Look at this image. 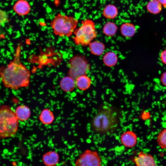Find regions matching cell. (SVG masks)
I'll return each instance as SVG.
<instances>
[{
    "label": "cell",
    "instance_id": "obj_1",
    "mask_svg": "<svg viewBox=\"0 0 166 166\" xmlns=\"http://www.w3.org/2000/svg\"><path fill=\"white\" fill-rule=\"evenodd\" d=\"M21 47L19 45L16 48L13 60L6 66L0 68V78L6 88L17 90L27 87L30 83V70L20 60Z\"/></svg>",
    "mask_w": 166,
    "mask_h": 166
},
{
    "label": "cell",
    "instance_id": "obj_2",
    "mask_svg": "<svg viewBox=\"0 0 166 166\" xmlns=\"http://www.w3.org/2000/svg\"><path fill=\"white\" fill-rule=\"evenodd\" d=\"M118 123L117 111L109 106L105 105L99 109L93 117L91 126L95 132L104 134L115 129Z\"/></svg>",
    "mask_w": 166,
    "mask_h": 166
},
{
    "label": "cell",
    "instance_id": "obj_3",
    "mask_svg": "<svg viewBox=\"0 0 166 166\" xmlns=\"http://www.w3.org/2000/svg\"><path fill=\"white\" fill-rule=\"evenodd\" d=\"M18 122L15 112L10 106H0V139L14 136L18 129Z\"/></svg>",
    "mask_w": 166,
    "mask_h": 166
},
{
    "label": "cell",
    "instance_id": "obj_4",
    "mask_svg": "<svg viewBox=\"0 0 166 166\" xmlns=\"http://www.w3.org/2000/svg\"><path fill=\"white\" fill-rule=\"evenodd\" d=\"M78 23V20L76 18L59 13L55 16L50 25L55 35L69 37L73 33Z\"/></svg>",
    "mask_w": 166,
    "mask_h": 166
},
{
    "label": "cell",
    "instance_id": "obj_5",
    "mask_svg": "<svg viewBox=\"0 0 166 166\" xmlns=\"http://www.w3.org/2000/svg\"><path fill=\"white\" fill-rule=\"evenodd\" d=\"M73 33L75 36L72 38L76 45H89L97 35L95 23L90 19H84L82 21L81 26L76 29Z\"/></svg>",
    "mask_w": 166,
    "mask_h": 166
},
{
    "label": "cell",
    "instance_id": "obj_6",
    "mask_svg": "<svg viewBox=\"0 0 166 166\" xmlns=\"http://www.w3.org/2000/svg\"><path fill=\"white\" fill-rule=\"evenodd\" d=\"M69 69L68 76L76 80L79 77L86 75L89 66L85 58L82 56L77 55L71 58L69 61Z\"/></svg>",
    "mask_w": 166,
    "mask_h": 166
},
{
    "label": "cell",
    "instance_id": "obj_7",
    "mask_svg": "<svg viewBox=\"0 0 166 166\" xmlns=\"http://www.w3.org/2000/svg\"><path fill=\"white\" fill-rule=\"evenodd\" d=\"M75 166H102V160L96 151L88 149L80 155Z\"/></svg>",
    "mask_w": 166,
    "mask_h": 166
},
{
    "label": "cell",
    "instance_id": "obj_8",
    "mask_svg": "<svg viewBox=\"0 0 166 166\" xmlns=\"http://www.w3.org/2000/svg\"><path fill=\"white\" fill-rule=\"evenodd\" d=\"M133 160L136 166H156L154 157L151 155L140 151Z\"/></svg>",
    "mask_w": 166,
    "mask_h": 166
},
{
    "label": "cell",
    "instance_id": "obj_9",
    "mask_svg": "<svg viewBox=\"0 0 166 166\" xmlns=\"http://www.w3.org/2000/svg\"><path fill=\"white\" fill-rule=\"evenodd\" d=\"M137 139L135 133L130 130L123 132L120 136V141L121 144L127 148L135 147L137 143Z\"/></svg>",
    "mask_w": 166,
    "mask_h": 166
},
{
    "label": "cell",
    "instance_id": "obj_10",
    "mask_svg": "<svg viewBox=\"0 0 166 166\" xmlns=\"http://www.w3.org/2000/svg\"><path fill=\"white\" fill-rule=\"evenodd\" d=\"M14 10L19 15L24 16L29 14L31 10V7L26 0H19L14 5Z\"/></svg>",
    "mask_w": 166,
    "mask_h": 166
},
{
    "label": "cell",
    "instance_id": "obj_11",
    "mask_svg": "<svg viewBox=\"0 0 166 166\" xmlns=\"http://www.w3.org/2000/svg\"><path fill=\"white\" fill-rule=\"evenodd\" d=\"M75 80L69 76L62 78L60 82L61 89L65 92H70L74 89L76 85Z\"/></svg>",
    "mask_w": 166,
    "mask_h": 166
},
{
    "label": "cell",
    "instance_id": "obj_12",
    "mask_svg": "<svg viewBox=\"0 0 166 166\" xmlns=\"http://www.w3.org/2000/svg\"><path fill=\"white\" fill-rule=\"evenodd\" d=\"M15 113L18 120L24 121L28 120L30 117L31 112L27 106L22 105L17 107Z\"/></svg>",
    "mask_w": 166,
    "mask_h": 166
},
{
    "label": "cell",
    "instance_id": "obj_13",
    "mask_svg": "<svg viewBox=\"0 0 166 166\" xmlns=\"http://www.w3.org/2000/svg\"><path fill=\"white\" fill-rule=\"evenodd\" d=\"M58 160V155L54 151L48 152L43 156V162L47 166H54L57 164Z\"/></svg>",
    "mask_w": 166,
    "mask_h": 166
},
{
    "label": "cell",
    "instance_id": "obj_14",
    "mask_svg": "<svg viewBox=\"0 0 166 166\" xmlns=\"http://www.w3.org/2000/svg\"><path fill=\"white\" fill-rule=\"evenodd\" d=\"M103 16L106 18L112 19L116 18L118 14V10L114 5L109 4L106 5L102 12Z\"/></svg>",
    "mask_w": 166,
    "mask_h": 166
},
{
    "label": "cell",
    "instance_id": "obj_15",
    "mask_svg": "<svg viewBox=\"0 0 166 166\" xmlns=\"http://www.w3.org/2000/svg\"><path fill=\"white\" fill-rule=\"evenodd\" d=\"M121 34L124 37L130 38L132 37L136 31L135 26L131 23L124 22L123 23L120 27Z\"/></svg>",
    "mask_w": 166,
    "mask_h": 166
},
{
    "label": "cell",
    "instance_id": "obj_16",
    "mask_svg": "<svg viewBox=\"0 0 166 166\" xmlns=\"http://www.w3.org/2000/svg\"><path fill=\"white\" fill-rule=\"evenodd\" d=\"M39 119L44 124L49 125L53 122L54 117L52 112L48 109H43L40 113Z\"/></svg>",
    "mask_w": 166,
    "mask_h": 166
},
{
    "label": "cell",
    "instance_id": "obj_17",
    "mask_svg": "<svg viewBox=\"0 0 166 166\" xmlns=\"http://www.w3.org/2000/svg\"><path fill=\"white\" fill-rule=\"evenodd\" d=\"M76 84L78 88L81 90H87L90 87L91 80L86 75L79 77L76 80Z\"/></svg>",
    "mask_w": 166,
    "mask_h": 166
},
{
    "label": "cell",
    "instance_id": "obj_18",
    "mask_svg": "<svg viewBox=\"0 0 166 166\" xmlns=\"http://www.w3.org/2000/svg\"><path fill=\"white\" fill-rule=\"evenodd\" d=\"M89 45L90 52L95 55L99 56L102 55L105 49L104 45L98 41L91 42Z\"/></svg>",
    "mask_w": 166,
    "mask_h": 166
},
{
    "label": "cell",
    "instance_id": "obj_19",
    "mask_svg": "<svg viewBox=\"0 0 166 166\" xmlns=\"http://www.w3.org/2000/svg\"><path fill=\"white\" fill-rule=\"evenodd\" d=\"M117 55L113 52L107 53L103 57V61L105 64L109 67L115 65L117 63Z\"/></svg>",
    "mask_w": 166,
    "mask_h": 166
},
{
    "label": "cell",
    "instance_id": "obj_20",
    "mask_svg": "<svg viewBox=\"0 0 166 166\" xmlns=\"http://www.w3.org/2000/svg\"><path fill=\"white\" fill-rule=\"evenodd\" d=\"M162 6L157 0H150L147 4L146 8L149 13L157 14L161 11Z\"/></svg>",
    "mask_w": 166,
    "mask_h": 166
},
{
    "label": "cell",
    "instance_id": "obj_21",
    "mask_svg": "<svg viewBox=\"0 0 166 166\" xmlns=\"http://www.w3.org/2000/svg\"><path fill=\"white\" fill-rule=\"evenodd\" d=\"M117 30V26L113 22H107L104 25L103 28L104 34L108 36H113L116 33Z\"/></svg>",
    "mask_w": 166,
    "mask_h": 166
},
{
    "label": "cell",
    "instance_id": "obj_22",
    "mask_svg": "<svg viewBox=\"0 0 166 166\" xmlns=\"http://www.w3.org/2000/svg\"><path fill=\"white\" fill-rule=\"evenodd\" d=\"M158 145L162 149L166 150V128L161 131L157 137Z\"/></svg>",
    "mask_w": 166,
    "mask_h": 166
},
{
    "label": "cell",
    "instance_id": "obj_23",
    "mask_svg": "<svg viewBox=\"0 0 166 166\" xmlns=\"http://www.w3.org/2000/svg\"><path fill=\"white\" fill-rule=\"evenodd\" d=\"M7 15L5 12L0 9V26L4 25L6 22Z\"/></svg>",
    "mask_w": 166,
    "mask_h": 166
},
{
    "label": "cell",
    "instance_id": "obj_24",
    "mask_svg": "<svg viewBox=\"0 0 166 166\" xmlns=\"http://www.w3.org/2000/svg\"><path fill=\"white\" fill-rule=\"evenodd\" d=\"M160 58L161 61L166 65V49L161 52L160 54Z\"/></svg>",
    "mask_w": 166,
    "mask_h": 166
},
{
    "label": "cell",
    "instance_id": "obj_25",
    "mask_svg": "<svg viewBox=\"0 0 166 166\" xmlns=\"http://www.w3.org/2000/svg\"><path fill=\"white\" fill-rule=\"evenodd\" d=\"M161 81L163 85L166 86V72L164 73L161 77Z\"/></svg>",
    "mask_w": 166,
    "mask_h": 166
},
{
    "label": "cell",
    "instance_id": "obj_26",
    "mask_svg": "<svg viewBox=\"0 0 166 166\" xmlns=\"http://www.w3.org/2000/svg\"><path fill=\"white\" fill-rule=\"evenodd\" d=\"M164 7L166 4V0H157Z\"/></svg>",
    "mask_w": 166,
    "mask_h": 166
},
{
    "label": "cell",
    "instance_id": "obj_27",
    "mask_svg": "<svg viewBox=\"0 0 166 166\" xmlns=\"http://www.w3.org/2000/svg\"><path fill=\"white\" fill-rule=\"evenodd\" d=\"M164 7L166 8V4L164 6Z\"/></svg>",
    "mask_w": 166,
    "mask_h": 166
}]
</instances>
